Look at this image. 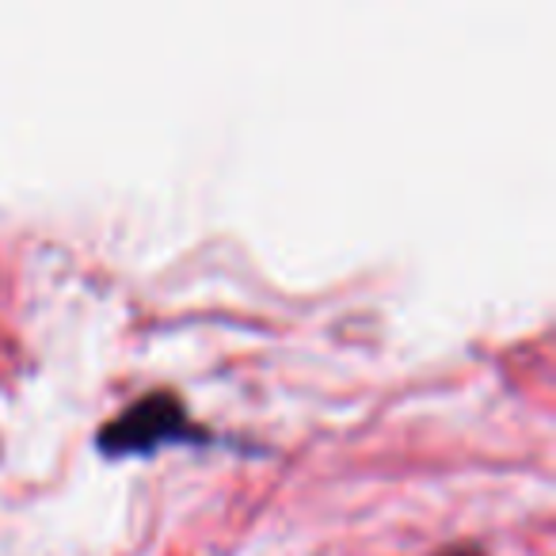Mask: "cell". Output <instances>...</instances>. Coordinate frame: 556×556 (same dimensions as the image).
<instances>
[{
    "label": "cell",
    "instance_id": "7a4b0ae2",
    "mask_svg": "<svg viewBox=\"0 0 556 556\" xmlns=\"http://www.w3.org/2000/svg\"><path fill=\"white\" fill-rule=\"evenodd\" d=\"M442 556H484V553H480L477 545H454V548H446Z\"/></svg>",
    "mask_w": 556,
    "mask_h": 556
},
{
    "label": "cell",
    "instance_id": "6da1fadb",
    "mask_svg": "<svg viewBox=\"0 0 556 556\" xmlns=\"http://www.w3.org/2000/svg\"><path fill=\"white\" fill-rule=\"evenodd\" d=\"M210 442H217V434L194 424L187 404L172 389H149L96 434V450L103 457H149L164 446H210Z\"/></svg>",
    "mask_w": 556,
    "mask_h": 556
}]
</instances>
